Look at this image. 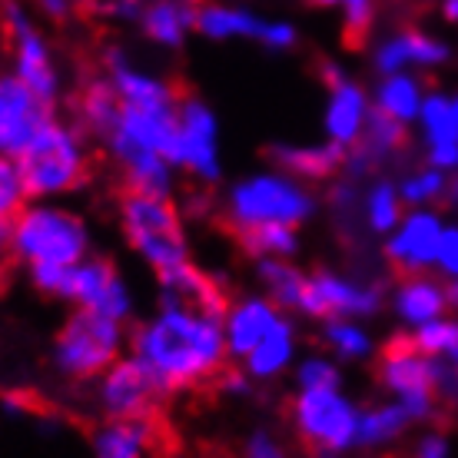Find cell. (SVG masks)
Returning a JSON list of instances; mask_svg holds the SVG:
<instances>
[{
    "mask_svg": "<svg viewBox=\"0 0 458 458\" xmlns=\"http://www.w3.org/2000/svg\"><path fill=\"white\" fill-rule=\"evenodd\" d=\"M422 352H442L452 362H458V326L455 322H428L422 333L415 335Z\"/></svg>",
    "mask_w": 458,
    "mask_h": 458,
    "instance_id": "4dcf8cb0",
    "label": "cell"
},
{
    "mask_svg": "<svg viewBox=\"0 0 458 458\" xmlns=\"http://www.w3.org/2000/svg\"><path fill=\"white\" fill-rule=\"evenodd\" d=\"M409 412L402 405H389V409H378V412H369L362 422H359V442L366 445H376V442H386V438L399 436V428L405 425Z\"/></svg>",
    "mask_w": 458,
    "mask_h": 458,
    "instance_id": "f1b7e54d",
    "label": "cell"
},
{
    "mask_svg": "<svg viewBox=\"0 0 458 458\" xmlns=\"http://www.w3.org/2000/svg\"><path fill=\"white\" fill-rule=\"evenodd\" d=\"M263 276H266V283L273 286L276 299H283V302H289V306H299L306 279H302L296 269H289V266H279V263H263Z\"/></svg>",
    "mask_w": 458,
    "mask_h": 458,
    "instance_id": "1f68e13d",
    "label": "cell"
},
{
    "mask_svg": "<svg viewBox=\"0 0 458 458\" xmlns=\"http://www.w3.org/2000/svg\"><path fill=\"white\" fill-rule=\"evenodd\" d=\"M445 13L448 21H458V0H445Z\"/></svg>",
    "mask_w": 458,
    "mask_h": 458,
    "instance_id": "f907efd6",
    "label": "cell"
},
{
    "mask_svg": "<svg viewBox=\"0 0 458 458\" xmlns=\"http://www.w3.org/2000/svg\"><path fill=\"white\" fill-rule=\"evenodd\" d=\"M345 4V44L359 47L372 23V0H343Z\"/></svg>",
    "mask_w": 458,
    "mask_h": 458,
    "instance_id": "e575fe53",
    "label": "cell"
},
{
    "mask_svg": "<svg viewBox=\"0 0 458 458\" xmlns=\"http://www.w3.org/2000/svg\"><path fill=\"white\" fill-rule=\"evenodd\" d=\"M163 276V289H166V310H190L203 312L209 319H223L226 312V296L207 273H199L193 266H173Z\"/></svg>",
    "mask_w": 458,
    "mask_h": 458,
    "instance_id": "7c38bea8",
    "label": "cell"
},
{
    "mask_svg": "<svg viewBox=\"0 0 458 458\" xmlns=\"http://www.w3.org/2000/svg\"><path fill=\"white\" fill-rule=\"evenodd\" d=\"M180 147L183 163L203 176H216V140H213V116L196 100H183V123H180Z\"/></svg>",
    "mask_w": 458,
    "mask_h": 458,
    "instance_id": "2e32d148",
    "label": "cell"
},
{
    "mask_svg": "<svg viewBox=\"0 0 458 458\" xmlns=\"http://www.w3.org/2000/svg\"><path fill=\"white\" fill-rule=\"evenodd\" d=\"M419 458H445V442L438 436L425 438L422 448H419Z\"/></svg>",
    "mask_w": 458,
    "mask_h": 458,
    "instance_id": "c3c4849f",
    "label": "cell"
},
{
    "mask_svg": "<svg viewBox=\"0 0 458 458\" xmlns=\"http://www.w3.org/2000/svg\"><path fill=\"white\" fill-rule=\"evenodd\" d=\"M60 296L81 299L87 310L100 312L106 319H123L126 316V293L120 286V279H116L114 266L104 263V259L70 266Z\"/></svg>",
    "mask_w": 458,
    "mask_h": 458,
    "instance_id": "8fae6325",
    "label": "cell"
},
{
    "mask_svg": "<svg viewBox=\"0 0 458 458\" xmlns=\"http://www.w3.org/2000/svg\"><path fill=\"white\" fill-rule=\"evenodd\" d=\"M310 196L299 186L273 180V176L250 180L233 193V216L240 219V226H252V223H286L289 226L310 216Z\"/></svg>",
    "mask_w": 458,
    "mask_h": 458,
    "instance_id": "ba28073f",
    "label": "cell"
},
{
    "mask_svg": "<svg viewBox=\"0 0 458 458\" xmlns=\"http://www.w3.org/2000/svg\"><path fill=\"white\" fill-rule=\"evenodd\" d=\"M422 116H425V130H428L432 147H438V143H458V114L448 100L432 97V100L422 106Z\"/></svg>",
    "mask_w": 458,
    "mask_h": 458,
    "instance_id": "83f0119b",
    "label": "cell"
},
{
    "mask_svg": "<svg viewBox=\"0 0 458 458\" xmlns=\"http://www.w3.org/2000/svg\"><path fill=\"white\" fill-rule=\"evenodd\" d=\"M378 104H382V110L389 116H395V120L415 116L419 114V87L409 77H392L382 87V93H378Z\"/></svg>",
    "mask_w": 458,
    "mask_h": 458,
    "instance_id": "f546056e",
    "label": "cell"
},
{
    "mask_svg": "<svg viewBox=\"0 0 458 458\" xmlns=\"http://www.w3.org/2000/svg\"><path fill=\"white\" fill-rule=\"evenodd\" d=\"M438 263H442V269H448V273H458V229H452V233H442V242H438Z\"/></svg>",
    "mask_w": 458,
    "mask_h": 458,
    "instance_id": "b9f144b4",
    "label": "cell"
},
{
    "mask_svg": "<svg viewBox=\"0 0 458 458\" xmlns=\"http://www.w3.org/2000/svg\"><path fill=\"white\" fill-rule=\"evenodd\" d=\"M166 436H170V428L163 422V415L147 419V422H116L97 436V455L100 458H143L147 448L160 452Z\"/></svg>",
    "mask_w": 458,
    "mask_h": 458,
    "instance_id": "5bb4252c",
    "label": "cell"
},
{
    "mask_svg": "<svg viewBox=\"0 0 458 458\" xmlns=\"http://www.w3.org/2000/svg\"><path fill=\"white\" fill-rule=\"evenodd\" d=\"M299 378H302L306 389H335V369L326 366V362H306Z\"/></svg>",
    "mask_w": 458,
    "mask_h": 458,
    "instance_id": "ab89813d",
    "label": "cell"
},
{
    "mask_svg": "<svg viewBox=\"0 0 458 458\" xmlns=\"http://www.w3.org/2000/svg\"><path fill=\"white\" fill-rule=\"evenodd\" d=\"M163 392L166 386L143 359L120 362L104 382V405L120 422H147V419L160 415Z\"/></svg>",
    "mask_w": 458,
    "mask_h": 458,
    "instance_id": "9c48e42d",
    "label": "cell"
},
{
    "mask_svg": "<svg viewBox=\"0 0 458 458\" xmlns=\"http://www.w3.org/2000/svg\"><path fill=\"white\" fill-rule=\"evenodd\" d=\"M23 183L17 166H11L7 160H0V219L11 223L21 213V199H23Z\"/></svg>",
    "mask_w": 458,
    "mask_h": 458,
    "instance_id": "d6a6232c",
    "label": "cell"
},
{
    "mask_svg": "<svg viewBox=\"0 0 458 458\" xmlns=\"http://www.w3.org/2000/svg\"><path fill=\"white\" fill-rule=\"evenodd\" d=\"M452 106H455V114H458V100H455V104H452Z\"/></svg>",
    "mask_w": 458,
    "mask_h": 458,
    "instance_id": "f5cc1de1",
    "label": "cell"
},
{
    "mask_svg": "<svg viewBox=\"0 0 458 458\" xmlns=\"http://www.w3.org/2000/svg\"><path fill=\"white\" fill-rule=\"evenodd\" d=\"M312 283L319 289L326 316H329V312H372L376 310V293H369V289H355V286H349V283L333 279V276H319V279H312Z\"/></svg>",
    "mask_w": 458,
    "mask_h": 458,
    "instance_id": "7402d4cb",
    "label": "cell"
},
{
    "mask_svg": "<svg viewBox=\"0 0 458 458\" xmlns=\"http://www.w3.org/2000/svg\"><path fill=\"white\" fill-rule=\"evenodd\" d=\"M442 306H445V293L428 279H412L399 293V312L409 322H432Z\"/></svg>",
    "mask_w": 458,
    "mask_h": 458,
    "instance_id": "44dd1931",
    "label": "cell"
},
{
    "mask_svg": "<svg viewBox=\"0 0 458 458\" xmlns=\"http://www.w3.org/2000/svg\"><path fill=\"white\" fill-rule=\"evenodd\" d=\"M50 104L23 81H0V153L21 157L50 123Z\"/></svg>",
    "mask_w": 458,
    "mask_h": 458,
    "instance_id": "30bf717a",
    "label": "cell"
},
{
    "mask_svg": "<svg viewBox=\"0 0 458 458\" xmlns=\"http://www.w3.org/2000/svg\"><path fill=\"white\" fill-rule=\"evenodd\" d=\"M273 157L283 166H289V170L322 176V173H333L343 163L345 149L343 143H329V147H316V149H273Z\"/></svg>",
    "mask_w": 458,
    "mask_h": 458,
    "instance_id": "cb8c5ba5",
    "label": "cell"
},
{
    "mask_svg": "<svg viewBox=\"0 0 458 458\" xmlns=\"http://www.w3.org/2000/svg\"><path fill=\"white\" fill-rule=\"evenodd\" d=\"M369 219L376 229H389L395 219H399V199L392 193L389 186H378L372 199H369Z\"/></svg>",
    "mask_w": 458,
    "mask_h": 458,
    "instance_id": "d590c367",
    "label": "cell"
},
{
    "mask_svg": "<svg viewBox=\"0 0 458 458\" xmlns=\"http://www.w3.org/2000/svg\"><path fill=\"white\" fill-rule=\"evenodd\" d=\"M250 458H283V448L276 445L269 436H256L250 442Z\"/></svg>",
    "mask_w": 458,
    "mask_h": 458,
    "instance_id": "ee69618b",
    "label": "cell"
},
{
    "mask_svg": "<svg viewBox=\"0 0 458 458\" xmlns=\"http://www.w3.org/2000/svg\"><path fill=\"white\" fill-rule=\"evenodd\" d=\"M378 376L382 382L402 395V409L409 419L432 412V399H436V386H432V362L425 359L415 339L409 335H395L378 362Z\"/></svg>",
    "mask_w": 458,
    "mask_h": 458,
    "instance_id": "8992f818",
    "label": "cell"
},
{
    "mask_svg": "<svg viewBox=\"0 0 458 458\" xmlns=\"http://www.w3.org/2000/svg\"><path fill=\"white\" fill-rule=\"evenodd\" d=\"M196 23L209 37H229V34L266 37V27H269V23H259L250 13L229 11V7H203V11L196 13Z\"/></svg>",
    "mask_w": 458,
    "mask_h": 458,
    "instance_id": "603a6c76",
    "label": "cell"
},
{
    "mask_svg": "<svg viewBox=\"0 0 458 458\" xmlns=\"http://www.w3.org/2000/svg\"><path fill=\"white\" fill-rule=\"evenodd\" d=\"M432 386L438 399L458 405V362H432Z\"/></svg>",
    "mask_w": 458,
    "mask_h": 458,
    "instance_id": "8d00e7d4",
    "label": "cell"
},
{
    "mask_svg": "<svg viewBox=\"0 0 458 458\" xmlns=\"http://www.w3.org/2000/svg\"><path fill=\"white\" fill-rule=\"evenodd\" d=\"M362 114H366V100L355 87L339 83L329 106V133L335 137V143H352L359 126H362Z\"/></svg>",
    "mask_w": 458,
    "mask_h": 458,
    "instance_id": "d6986e66",
    "label": "cell"
},
{
    "mask_svg": "<svg viewBox=\"0 0 458 458\" xmlns=\"http://www.w3.org/2000/svg\"><path fill=\"white\" fill-rule=\"evenodd\" d=\"M402 140H405V130L399 126L395 116H389L386 110L372 114V120H369V149H372V153L402 147Z\"/></svg>",
    "mask_w": 458,
    "mask_h": 458,
    "instance_id": "836d02e7",
    "label": "cell"
},
{
    "mask_svg": "<svg viewBox=\"0 0 458 458\" xmlns=\"http://www.w3.org/2000/svg\"><path fill=\"white\" fill-rule=\"evenodd\" d=\"M263 40L273 47H289L293 44V27H286V23H269Z\"/></svg>",
    "mask_w": 458,
    "mask_h": 458,
    "instance_id": "bcb514c9",
    "label": "cell"
},
{
    "mask_svg": "<svg viewBox=\"0 0 458 458\" xmlns=\"http://www.w3.org/2000/svg\"><path fill=\"white\" fill-rule=\"evenodd\" d=\"M438 242H442L438 223L432 216L419 213V216L409 219L405 229L395 236V242L389 246V256L402 273H419V269H425V266L438 256Z\"/></svg>",
    "mask_w": 458,
    "mask_h": 458,
    "instance_id": "9a60e30c",
    "label": "cell"
},
{
    "mask_svg": "<svg viewBox=\"0 0 458 458\" xmlns=\"http://www.w3.org/2000/svg\"><path fill=\"white\" fill-rule=\"evenodd\" d=\"M276 312L269 302H246L233 312L229 319V349L240 355H250L256 345L263 343V335L276 326Z\"/></svg>",
    "mask_w": 458,
    "mask_h": 458,
    "instance_id": "e0dca14e",
    "label": "cell"
},
{
    "mask_svg": "<svg viewBox=\"0 0 458 458\" xmlns=\"http://www.w3.org/2000/svg\"><path fill=\"white\" fill-rule=\"evenodd\" d=\"M7 13V27H11V37L17 44V64H21V81L30 87V90L40 97V100H54V90H57V81H54V70H50V57H47L44 40L34 34V27L27 23L13 4L4 7Z\"/></svg>",
    "mask_w": 458,
    "mask_h": 458,
    "instance_id": "4fadbf2b",
    "label": "cell"
},
{
    "mask_svg": "<svg viewBox=\"0 0 458 458\" xmlns=\"http://www.w3.org/2000/svg\"><path fill=\"white\" fill-rule=\"evenodd\" d=\"M289 349H293V335H289L286 322H276L273 329L263 335V343L250 352V369L256 376H273L286 366Z\"/></svg>",
    "mask_w": 458,
    "mask_h": 458,
    "instance_id": "484cf974",
    "label": "cell"
},
{
    "mask_svg": "<svg viewBox=\"0 0 458 458\" xmlns=\"http://www.w3.org/2000/svg\"><path fill=\"white\" fill-rule=\"evenodd\" d=\"M137 349L166 389L209 382L223 362L219 319L190 310H166L137 335Z\"/></svg>",
    "mask_w": 458,
    "mask_h": 458,
    "instance_id": "6da1fadb",
    "label": "cell"
},
{
    "mask_svg": "<svg viewBox=\"0 0 458 458\" xmlns=\"http://www.w3.org/2000/svg\"><path fill=\"white\" fill-rule=\"evenodd\" d=\"M83 4H90V0H83Z\"/></svg>",
    "mask_w": 458,
    "mask_h": 458,
    "instance_id": "db71d44e",
    "label": "cell"
},
{
    "mask_svg": "<svg viewBox=\"0 0 458 458\" xmlns=\"http://www.w3.org/2000/svg\"><path fill=\"white\" fill-rule=\"evenodd\" d=\"M13 246L34 266H77L87 246L81 219L57 209H30L17 216Z\"/></svg>",
    "mask_w": 458,
    "mask_h": 458,
    "instance_id": "277c9868",
    "label": "cell"
},
{
    "mask_svg": "<svg viewBox=\"0 0 458 458\" xmlns=\"http://www.w3.org/2000/svg\"><path fill=\"white\" fill-rule=\"evenodd\" d=\"M40 4H44L54 17H64V13H67V0H40Z\"/></svg>",
    "mask_w": 458,
    "mask_h": 458,
    "instance_id": "681fc988",
    "label": "cell"
},
{
    "mask_svg": "<svg viewBox=\"0 0 458 458\" xmlns=\"http://www.w3.org/2000/svg\"><path fill=\"white\" fill-rule=\"evenodd\" d=\"M405 60H409V50H405V40H402V37L378 50V67L389 70V73H392V70H399Z\"/></svg>",
    "mask_w": 458,
    "mask_h": 458,
    "instance_id": "7bdbcfd3",
    "label": "cell"
},
{
    "mask_svg": "<svg viewBox=\"0 0 458 458\" xmlns=\"http://www.w3.org/2000/svg\"><path fill=\"white\" fill-rule=\"evenodd\" d=\"M114 83H116L120 100H123L126 106H140V110H173V93L166 90L163 83L126 70L116 57H114Z\"/></svg>",
    "mask_w": 458,
    "mask_h": 458,
    "instance_id": "ac0fdd59",
    "label": "cell"
},
{
    "mask_svg": "<svg viewBox=\"0 0 458 458\" xmlns=\"http://www.w3.org/2000/svg\"><path fill=\"white\" fill-rule=\"evenodd\" d=\"M312 4H322V7H329V4H335V0H312Z\"/></svg>",
    "mask_w": 458,
    "mask_h": 458,
    "instance_id": "816d5d0a",
    "label": "cell"
},
{
    "mask_svg": "<svg viewBox=\"0 0 458 458\" xmlns=\"http://www.w3.org/2000/svg\"><path fill=\"white\" fill-rule=\"evenodd\" d=\"M11 226L0 219V286H4V279H7V273H11Z\"/></svg>",
    "mask_w": 458,
    "mask_h": 458,
    "instance_id": "f6af8a7d",
    "label": "cell"
},
{
    "mask_svg": "<svg viewBox=\"0 0 458 458\" xmlns=\"http://www.w3.org/2000/svg\"><path fill=\"white\" fill-rule=\"evenodd\" d=\"M123 219L126 236L160 273L183 263V233L166 199L130 190L123 199Z\"/></svg>",
    "mask_w": 458,
    "mask_h": 458,
    "instance_id": "3957f363",
    "label": "cell"
},
{
    "mask_svg": "<svg viewBox=\"0 0 458 458\" xmlns=\"http://www.w3.org/2000/svg\"><path fill=\"white\" fill-rule=\"evenodd\" d=\"M442 193V176L438 173H422V176H415L405 183V196L409 199H428V196H438Z\"/></svg>",
    "mask_w": 458,
    "mask_h": 458,
    "instance_id": "60d3db41",
    "label": "cell"
},
{
    "mask_svg": "<svg viewBox=\"0 0 458 458\" xmlns=\"http://www.w3.org/2000/svg\"><path fill=\"white\" fill-rule=\"evenodd\" d=\"M21 183L27 196L57 193L87 180V160H83L77 140L64 126L47 123L34 137V143L21 153Z\"/></svg>",
    "mask_w": 458,
    "mask_h": 458,
    "instance_id": "7a4b0ae2",
    "label": "cell"
},
{
    "mask_svg": "<svg viewBox=\"0 0 458 458\" xmlns=\"http://www.w3.org/2000/svg\"><path fill=\"white\" fill-rule=\"evenodd\" d=\"M329 343L345 355H362L369 352V339L355 326H343V322H333L329 326Z\"/></svg>",
    "mask_w": 458,
    "mask_h": 458,
    "instance_id": "74e56055",
    "label": "cell"
},
{
    "mask_svg": "<svg viewBox=\"0 0 458 458\" xmlns=\"http://www.w3.org/2000/svg\"><path fill=\"white\" fill-rule=\"evenodd\" d=\"M83 120L97 130V133H114L120 123V104H116V90L106 83H90L81 97Z\"/></svg>",
    "mask_w": 458,
    "mask_h": 458,
    "instance_id": "d4e9b609",
    "label": "cell"
},
{
    "mask_svg": "<svg viewBox=\"0 0 458 458\" xmlns=\"http://www.w3.org/2000/svg\"><path fill=\"white\" fill-rule=\"evenodd\" d=\"M296 425L302 438L319 452H343L359 436V419L352 405L335 395V389H306L296 402Z\"/></svg>",
    "mask_w": 458,
    "mask_h": 458,
    "instance_id": "52a82bcc",
    "label": "cell"
},
{
    "mask_svg": "<svg viewBox=\"0 0 458 458\" xmlns=\"http://www.w3.org/2000/svg\"><path fill=\"white\" fill-rule=\"evenodd\" d=\"M116 319H106L100 312L83 310L67 322V329L57 339V362L64 372L77 378L97 376L104 366H110L116 355Z\"/></svg>",
    "mask_w": 458,
    "mask_h": 458,
    "instance_id": "5b68a950",
    "label": "cell"
},
{
    "mask_svg": "<svg viewBox=\"0 0 458 458\" xmlns=\"http://www.w3.org/2000/svg\"><path fill=\"white\" fill-rule=\"evenodd\" d=\"M432 163H436V166H455L458 143H438V147H432Z\"/></svg>",
    "mask_w": 458,
    "mask_h": 458,
    "instance_id": "7dc6e473",
    "label": "cell"
},
{
    "mask_svg": "<svg viewBox=\"0 0 458 458\" xmlns=\"http://www.w3.org/2000/svg\"><path fill=\"white\" fill-rule=\"evenodd\" d=\"M405 50H409V60H422V64H436V60H445V47L428 40L425 34H405Z\"/></svg>",
    "mask_w": 458,
    "mask_h": 458,
    "instance_id": "f35d334b",
    "label": "cell"
},
{
    "mask_svg": "<svg viewBox=\"0 0 458 458\" xmlns=\"http://www.w3.org/2000/svg\"><path fill=\"white\" fill-rule=\"evenodd\" d=\"M196 13L183 4H176V0H160V4H153L143 17L147 23V34L157 37L160 44H180L183 40V30L186 23H193Z\"/></svg>",
    "mask_w": 458,
    "mask_h": 458,
    "instance_id": "ffe728a7",
    "label": "cell"
},
{
    "mask_svg": "<svg viewBox=\"0 0 458 458\" xmlns=\"http://www.w3.org/2000/svg\"><path fill=\"white\" fill-rule=\"evenodd\" d=\"M240 240L250 252H289L296 246V236L286 223H252L240 229Z\"/></svg>",
    "mask_w": 458,
    "mask_h": 458,
    "instance_id": "4316f807",
    "label": "cell"
}]
</instances>
